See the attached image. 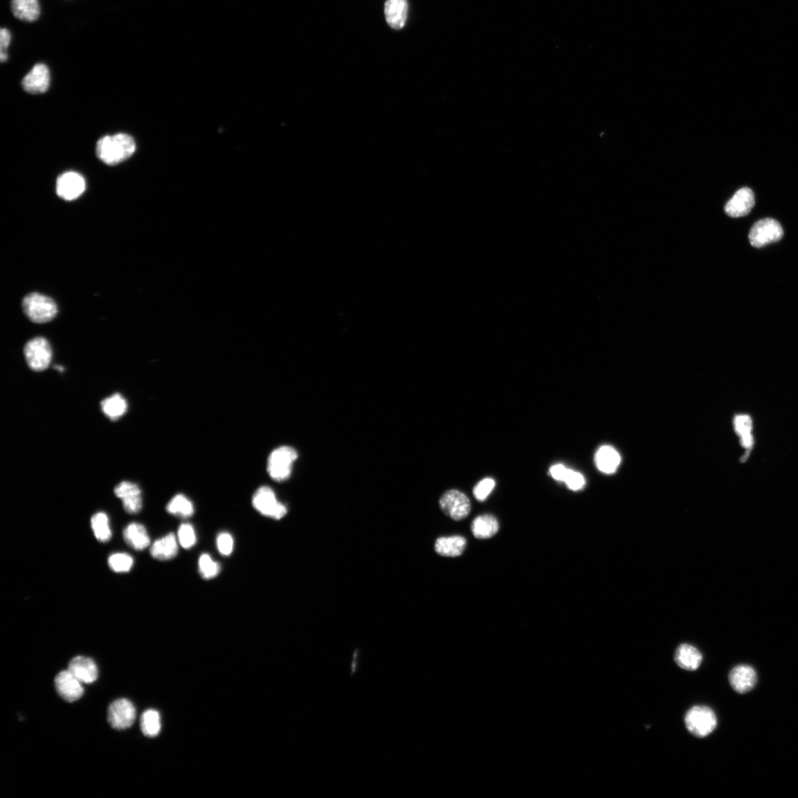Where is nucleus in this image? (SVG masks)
<instances>
[{
    "label": "nucleus",
    "mask_w": 798,
    "mask_h": 798,
    "mask_svg": "<svg viewBox=\"0 0 798 798\" xmlns=\"http://www.w3.org/2000/svg\"><path fill=\"white\" fill-rule=\"evenodd\" d=\"M439 505L446 515L454 520L466 518L471 510V504L467 496L455 489L446 491L440 499Z\"/></svg>",
    "instance_id": "8"
},
{
    "label": "nucleus",
    "mask_w": 798,
    "mask_h": 798,
    "mask_svg": "<svg viewBox=\"0 0 798 798\" xmlns=\"http://www.w3.org/2000/svg\"><path fill=\"white\" fill-rule=\"evenodd\" d=\"M298 457V452L291 446H280L273 451L269 457L267 464L268 473L271 478L279 482L289 479L291 475L293 464Z\"/></svg>",
    "instance_id": "4"
},
{
    "label": "nucleus",
    "mask_w": 798,
    "mask_h": 798,
    "mask_svg": "<svg viewBox=\"0 0 798 798\" xmlns=\"http://www.w3.org/2000/svg\"><path fill=\"white\" fill-rule=\"evenodd\" d=\"M408 14L407 0H387L385 15L388 26L395 30L401 29L406 24Z\"/></svg>",
    "instance_id": "17"
},
{
    "label": "nucleus",
    "mask_w": 798,
    "mask_h": 798,
    "mask_svg": "<svg viewBox=\"0 0 798 798\" xmlns=\"http://www.w3.org/2000/svg\"><path fill=\"white\" fill-rule=\"evenodd\" d=\"M466 541L462 536L442 537L437 539L435 543V550L437 554L444 556H458L463 554L466 549Z\"/></svg>",
    "instance_id": "21"
},
{
    "label": "nucleus",
    "mask_w": 798,
    "mask_h": 798,
    "mask_svg": "<svg viewBox=\"0 0 798 798\" xmlns=\"http://www.w3.org/2000/svg\"><path fill=\"white\" fill-rule=\"evenodd\" d=\"M23 308L28 318L35 323H46L58 313L57 305L51 298L38 293H32L24 298Z\"/></svg>",
    "instance_id": "2"
},
{
    "label": "nucleus",
    "mask_w": 798,
    "mask_h": 798,
    "mask_svg": "<svg viewBox=\"0 0 798 798\" xmlns=\"http://www.w3.org/2000/svg\"><path fill=\"white\" fill-rule=\"evenodd\" d=\"M161 716L157 710L147 709L140 718V729L149 738L156 737L161 731Z\"/></svg>",
    "instance_id": "27"
},
{
    "label": "nucleus",
    "mask_w": 798,
    "mask_h": 798,
    "mask_svg": "<svg viewBox=\"0 0 798 798\" xmlns=\"http://www.w3.org/2000/svg\"><path fill=\"white\" fill-rule=\"evenodd\" d=\"M568 470H570V469H567L563 464H556L551 467L550 473L555 480L564 482Z\"/></svg>",
    "instance_id": "37"
},
{
    "label": "nucleus",
    "mask_w": 798,
    "mask_h": 798,
    "mask_svg": "<svg viewBox=\"0 0 798 798\" xmlns=\"http://www.w3.org/2000/svg\"><path fill=\"white\" fill-rule=\"evenodd\" d=\"M179 544L183 549L190 550L196 544L197 537L194 527L190 523H183L178 532Z\"/></svg>",
    "instance_id": "32"
},
{
    "label": "nucleus",
    "mask_w": 798,
    "mask_h": 798,
    "mask_svg": "<svg viewBox=\"0 0 798 798\" xmlns=\"http://www.w3.org/2000/svg\"><path fill=\"white\" fill-rule=\"evenodd\" d=\"M12 10L16 18L27 23L36 21L40 15L38 0H12Z\"/></svg>",
    "instance_id": "23"
},
{
    "label": "nucleus",
    "mask_w": 798,
    "mask_h": 798,
    "mask_svg": "<svg viewBox=\"0 0 798 798\" xmlns=\"http://www.w3.org/2000/svg\"><path fill=\"white\" fill-rule=\"evenodd\" d=\"M167 511L171 515L183 518H188L193 516L194 512L192 501L183 495L174 496L167 506Z\"/></svg>",
    "instance_id": "28"
},
{
    "label": "nucleus",
    "mask_w": 798,
    "mask_h": 798,
    "mask_svg": "<svg viewBox=\"0 0 798 798\" xmlns=\"http://www.w3.org/2000/svg\"><path fill=\"white\" fill-rule=\"evenodd\" d=\"M69 671L76 679L84 684L94 682L98 675L95 662L91 658L84 657H76L73 659L69 663Z\"/></svg>",
    "instance_id": "16"
},
{
    "label": "nucleus",
    "mask_w": 798,
    "mask_h": 798,
    "mask_svg": "<svg viewBox=\"0 0 798 798\" xmlns=\"http://www.w3.org/2000/svg\"><path fill=\"white\" fill-rule=\"evenodd\" d=\"M134 563L133 557L126 553L113 554L108 559L109 566L116 573L129 572Z\"/></svg>",
    "instance_id": "30"
},
{
    "label": "nucleus",
    "mask_w": 798,
    "mask_h": 798,
    "mask_svg": "<svg viewBox=\"0 0 798 798\" xmlns=\"http://www.w3.org/2000/svg\"><path fill=\"white\" fill-rule=\"evenodd\" d=\"M702 660V653L688 644H681L675 653V663L686 671H696L701 665Z\"/></svg>",
    "instance_id": "18"
},
{
    "label": "nucleus",
    "mask_w": 798,
    "mask_h": 798,
    "mask_svg": "<svg viewBox=\"0 0 798 798\" xmlns=\"http://www.w3.org/2000/svg\"><path fill=\"white\" fill-rule=\"evenodd\" d=\"M124 539L131 548L142 551L148 547L150 538L143 525L131 523L124 530Z\"/></svg>",
    "instance_id": "20"
},
{
    "label": "nucleus",
    "mask_w": 798,
    "mask_h": 798,
    "mask_svg": "<svg viewBox=\"0 0 798 798\" xmlns=\"http://www.w3.org/2000/svg\"><path fill=\"white\" fill-rule=\"evenodd\" d=\"M136 149L132 136L125 134L107 136L97 142L96 154L106 165L114 166L132 156Z\"/></svg>",
    "instance_id": "1"
},
{
    "label": "nucleus",
    "mask_w": 798,
    "mask_h": 798,
    "mask_svg": "<svg viewBox=\"0 0 798 798\" xmlns=\"http://www.w3.org/2000/svg\"><path fill=\"white\" fill-rule=\"evenodd\" d=\"M91 527L98 541L106 543L111 540L112 532L107 514L98 512L91 518Z\"/></svg>",
    "instance_id": "29"
},
{
    "label": "nucleus",
    "mask_w": 798,
    "mask_h": 798,
    "mask_svg": "<svg viewBox=\"0 0 798 798\" xmlns=\"http://www.w3.org/2000/svg\"><path fill=\"white\" fill-rule=\"evenodd\" d=\"M115 495L121 499L125 510L134 515L142 509V496L140 487L134 483L123 482L116 486L114 489Z\"/></svg>",
    "instance_id": "14"
},
{
    "label": "nucleus",
    "mask_w": 798,
    "mask_h": 798,
    "mask_svg": "<svg viewBox=\"0 0 798 798\" xmlns=\"http://www.w3.org/2000/svg\"><path fill=\"white\" fill-rule=\"evenodd\" d=\"M621 462L619 453L613 447L604 446L595 455V463L601 472L611 474L616 471Z\"/></svg>",
    "instance_id": "22"
},
{
    "label": "nucleus",
    "mask_w": 798,
    "mask_h": 798,
    "mask_svg": "<svg viewBox=\"0 0 798 798\" xmlns=\"http://www.w3.org/2000/svg\"><path fill=\"white\" fill-rule=\"evenodd\" d=\"M783 235L781 224L771 218H765L752 226L749 239L751 245L761 248L770 244L779 242Z\"/></svg>",
    "instance_id": "7"
},
{
    "label": "nucleus",
    "mask_w": 798,
    "mask_h": 798,
    "mask_svg": "<svg viewBox=\"0 0 798 798\" xmlns=\"http://www.w3.org/2000/svg\"><path fill=\"white\" fill-rule=\"evenodd\" d=\"M735 427L736 432L740 435L741 439V444L743 447L747 450V453L743 456V461L747 460L750 450L752 449L753 440L751 435L752 430V421L750 417L746 415H738L735 419Z\"/></svg>",
    "instance_id": "26"
},
{
    "label": "nucleus",
    "mask_w": 798,
    "mask_h": 798,
    "mask_svg": "<svg viewBox=\"0 0 798 798\" xmlns=\"http://www.w3.org/2000/svg\"><path fill=\"white\" fill-rule=\"evenodd\" d=\"M101 406L106 417L112 421L123 417L127 410L126 400L118 393L103 400Z\"/></svg>",
    "instance_id": "25"
},
{
    "label": "nucleus",
    "mask_w": 798,
    "mask_h": 798,
    "mask_svg": "<svg viewBox=\"0 0 798 798\" xmlns=\"http://www.w3.org/2000/svg\"><path fill=\"white\" fill-rule=\"evenodd\" d=\"M81 682L68 670L60 672L55 679L58 694L68 702L78 701L84 694Z\"/></svg>",
    "instance_id": "11"
},
{
    "label": "nucleus",
    "mask_w": 798,
    "mask_h": 798,
    "mask_svg": "<svg viewBox=\"0 0 798 798\" xmlns=\"http://www.w3.org/2000/svg\"><path fill=\"white\" fill-rule=\"evenodd\" d=\"M178 552V540L173 533L157 540L150 549L152 556L158 561L171 560L177 555Z\"/></svg>",
    "instance_id": "19"
},
{
    "label": "nucleus",
    "mask_w": 798,
    "mask_h": 798,
    "mask_svg": "<svg viewBox=\"0 0 798 798\" xmlns=\"http://www.w3.org/2000/svg\"><path fill=\"white\" fill-rule=\"evenodd\" d=\"M136 718V707L127 698L118 699L109 707L108 721L116 729L123 730L130 727L134 724Z\"/></svg>",
    "instance_id": "9"
},
{
    "label": "nucleus",
    "mask_w": 798,
    "mask_h": 798,
    "mask_svg": "<svg viewBox=\"0 0 798 798\" xmlns=\"http://www.w3.org/2000/svg\"><path fill=\"white\" fill-rule=\"evenodd\" d=\"M217 547L218 551L224 556L230 555L234 550V540L232 535L227 532H222L217 538Z\"/></svg>",
    "instance_id": "34"
},
{
    "label": "nucleus",
    "mask_w": 798,
    "mask_h": 798,
    "mask_svg": "<svg viewBox=\"0 0 798 798\" xmlns=\"http://www.w3.org/2000/svg\"><path fill=\"white\" fill-rule=\"evenodd\" d=\"M474 536L478 539H487L493 537L499 529L497 519L491 515L477 517L471 526Z\"/></svg>",
    "instance_id": "24"
},
{
    "label": "nucleus",
    "mask_w": 798,
    "mask_h": 798,
    "mask_svg": "<svg viewBox=\"0 0 798 798\" xmlns=\"http://www.w3.org/2000/svg\"><path fill=\"white\" fill-rule=\"evenodd\" d=\"M84 179L75 172H65L57 181V193L61 199L71 201L78 199L85 190Z\"/></svg>",
    "instance_id": "10"
},
{
    "label": "nucleus",
    "mask_w": 798,
    "mask_h": 798,
    "mask_svg": "<svg viewBox=\"0 0 798 798\" xmlns=\"http://www.w3.org/2000/svg\"><path fill=\"white\" fill-rule=\"evenodd\" d=\"M10 39H12V35H10V31L6 28H2L0 30V60L2 62H6L8 60L6 50L8 48Z\"/></svg>",
    "instance_id": "36"
},
{
    "label": "nucleus",
    "mask_w": 798,
    "mask_h": 798,
    "mask_svg": "<svg viewBox=\"0 0 798 798\" xmlns=\"http://www.w3.org/2000/svg\"><path fill=\"white\" fill-rule=\"evenodd\" d=\"M253 504L261 515L275 520L282 519L288 512L287 507L278 500L275 491L269 487H262L256 491Z\"/></svg>",
    "instance_id": "5"
},
{
    "label": "nucleus",
    "mask_w": 798,
    "mask_h": 798,
    "mask_svg": "<svg viewBox=\"0 0 798 798\" xmlns=\"http://www.w3.org/2000/svg\"><path fill=\"white\" fill-rule=\"evenodd\" d=\"M755 194L747 188L738 190L727 203L725 211L731 217L747 215L755 206Z\"/></svg>",
    "instance_id": "12"
},
{
    "label": "nucleus",
    "mask_w": 798,
    "mask_h": 798,
    "mask_svg": "<svg viewBox=\"0 0 798 798\" xmlns=\"http://www.w3.org/2000/svg\"><path fill=\"white\" fill-rule=\"evenodd\" d=\"M24 353L28 365L33 370H45L51 363L52 349L45 338H33L26 345Z\"/></svg>",
    "instance_id": "6"
},
{
    "label": "nucleus",
    "mask_w": 798,
    "mask_h": 798,
    "mask_svg": "<svg viewBox=\"0 0 798 798\" xmlns=\"http://www.w3.org/2000/svg\"><path fill=\"white\" fill-rule=\"evenodd\" d=\"M757 674L752 666L745 664L738 665L729 675L731 687L738 693H745L752 690L757 683Z\"/></svg>",
    "instance_id": "15"
},
{
    "label": "nucleus",
    "mask_w": 798,
    "mask_h": 798,
    "mask_svg": "<svg viewBox=\"0 0 798 798\" xmlns=\"http://www.w3.org/2000/svg\"><path fill=\"white\" fill-rule=\"evenodd\" d=\"M199 572L205 579L216 577L221 572V565L208 554L201 555L199 561Z\"/></svg>",
    "instance_id": "31"
},
{
    "label": "nucleus",
    "mask_w": 798,
    "mask_h": 798,
    "mask_svg": "<svg viewBox=\"0 0 798 798\" xmlns=\"http://www.w3.org/2000/svg\"><path fill=\"white\" fill-rule=\"evenodd\" d=\"M51 75L48 68L46 64H37L35 67L25 76L23 82L24 89L32 94L46 93L49 87Z\"/></svg>",
    "instance_id": "13"
},
{
    "label": "nucleus",
    "mask_w": 798,
    "mask_h": 798,
    "mask_svg": "<svg viewBox=\"0 0 798 798\" xmlns=\"http://www.w3.org/2000/svg\"><path fill=\"white\" fill-rule=\"evenodd\" d=\"M567 487L572 490L577 491L581 489L585 485V478L581 473L573 471V470H568V475L564 482Z\"/></svg>",
    "instance_id": "35"
},
{
    "label": "nucleus",
    "mask_w": 798,
    "mask_h": 798,
    "mask_svg": "<svg viewBox=\"0 0 798 798\" xmlns=\"http://www.w3.org/2000/svg\"><path fill=\"white\" fill-rule=\"evenodd\" d=\"M496 487V482L493 478H484L475 487L473 494L479 501H484L491 494Z\"/></svg>",
    "instance_id": "33"
},
{
    "label": "nucleus",
    "mask_w": 798,
    "mask_h": 798,
    "mask_svg": "<svg viewBox=\"0 0 798 798\" xmlns=\"http://www.w3.org/2000/svg\"><path fill=\"white\" fill-rule=\"evenodd\" d=\"M684 721L688 731L698 738L707 737L717 726L715 713L706 706H695L689 709Z\"/></svg>",
    "instance_id": "3"
}]
</instances>
